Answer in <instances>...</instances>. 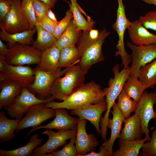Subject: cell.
<instances>
[{"label":"cell","instance_id":"1","mask_svg":"<svg viewBox=\"0 0 156 156\" xmlns=\"http://www.w3.org/2000/svg\"><path fill=\"white\" fill-rule=\"evenodd\" d=\"M105 94L101 86L93 81L84 83L61 102L49 101L46 103L48 108H62L74 110L86 105L96 104L105 100Z\"/></svg>","mask_w":156,"mask_h":156},{"label":"cell","instance_id":"2","mask_svg":"<svg viewBox=\"0 0 156 156\" xmlns=\"http://www.w3.org/2000/svg\"><path fill=\"white\" fill-rule=\"evenodd\" d=\"M110 33L104 28L99 31L96 38L90 36L89 30L83 31L80 36L77 43L80 58L76 65L85 74L93 65L105 60L102 46Z\"/></svg>","mask_w":156,"mask_h":156},{"label":"cell","instance_id":"3","mask_svg":"<svg viewBox=\"0 0 156 156\" xmlns=\"http://www.w3.org/2000/svg\"><path fill=\"white\" fill-rule=\"evenodd\" d=\"M85 75L77 65L70 67L63 77H58L55 81L50 98L51 101L66 99L84 83Z\"/></svg>","mask_w":156,"mask_h":156},{"label":"cell","instance_id":"4","mask_svg":"<svg viewBox=\"0 0 156 156\" xmlns=\"http://www.w3.org/2000/svg\"><path fill=\"white\" fill-rule=\"evenodd\" d=\"M119 64H116L112 68L114 75L113 78H110L108 82V87L103 89L105 94V100L107 104V108L102 121L107 123L109 119L111 109L115 103L117 99L122 90L124 84L130 74L131 66H129L119 71Z\"/></svg>","mask_w":156,"mask_h":156},{"label":"cell","instance_id":"5","mask_svg":"<svg viewBox=\"0 0 156 156\" xmlns=\"http://www.w3.org/2000/svg\"><path fill=\"white\" fill-rule=\"evenodd\" d=\"M118 6L116 10V19L113 24L112 27L117 33L118 40L116 45L118 51L115 53V56H120L122 63L120 66H124L126 68L132 62L131 55L129 54L126 51L124 47V38L125 30L130 25L131 22L127 18L125 12V8L122 0H117Z\"/></svg>","mask_w":156,"mask_h":156},{"label":"cell","instance_id":"6","mask_svg":"<svg viewBox=\"0 0 156 156\" xmlns=\"http://www.w3.org/2000/svg\"><path fill=\"white\" fill-rule=\"evenodd\" d=\"M70 67L54 73L44 72L36 68L34 69V80L28 88V89L40 99L46 100L50 99L55 81L58 77L64 75Z\"/></svg>","mask_w":156,"mask_h":156},{"label":"cell","instance_id":"7","mask_svg":"<svg viewBox=\"0 0 156 156\" xmlns=\"http://www.w3.org/2000/svg\"><path fill=\"white\" fill-rule=\"evenodd\" d=\"M41 53L29 45L16 43L9 48L5 59L8 64L14 66L38 64Z\"/></svg>","mask_w":156,"mask_h":156},{"label":"cell","instance_id":"8","mask_svg":"<svg viewBox=\"0 0 156 156\" xmlns=\"http://www.w3.org/2000/svg\"><path fill=\"white\" fill-rule=\"evenodd\" d=\"M46 103H41L30 107L25 113V116L21 120L15 130L16 133L24 129L39 126L47 120L55 118V109L48 108Z\"/></svg>","mask_w":156,"mask_h":156},{"label":"cell","instance_id":"9","mask_svg":"<svg viewBox=\"0 0 156 156\" xmlns=\"http://www.w3.org/2000/svg\"><path fill=\"white\" fill-rule=\"evenodd\" d=\"M156 104V92L148 93L144 90L135 112L140 120L142 135L145 134L148 141L151 139L148 129L149 122L152 119L156 120V112L153 109L154 105Z\"/></svg>","mask_w":156,"mask_h":156},{"label":"cell","instance_id":"10","mask_svg":"<svg viewBox=\"0 0 156 156\" xmlns=\"http://www.w3.org/2000/svg\"><path fill=\"white\" fill-rule=\"evenodd\" d=\"M49 101H51L50 99L46 100L39 99L27 88L23 87L20 94L13 102L4 108L10 117L21 120L31 106Z\"/></svg>","mask_w":156,"mask_h":156},{"label":"cell","instance_id":"11","mask_svg":"<svg viewBox=\"0 0 156 156\" xmlns=\"http://www.w3.org/2000/svg\"><path fill=\"white\" fill-rule=\"evenodd\" d=\"M132 51V64L130 74L138 77L140 68L156 58V44L137 45L127 43Z\"/></svg>","mask_w":156,"mask_h":156},{"label":"cell","instance_id":"12","mask_svg":"<svg viewBox=\"0 0 156 156\" xmlns=\"http://www.w3.org/2000/svg\"><path fill=\"white\" fill-rule=\"evenodd\" d=\"M77 132V129L55 132L51 129H45L42 134H46L48 136V140L42 146L36 147L31 155L43 156L47 153L55 151L58 147L66 144L68 140H70L76 136Z\"/></svg>","mask_w":156,"mask_h":156},{"label":"cell","instance_id":"13","mask_svg":"<svg viewBox=\"0 0 156 156\" xmlns=\"http://www.w3.org/2000/svg\"><path fill=\"white\" fill-rule=\"evenodd\" d=\"M10 1L11 9L4 22L0 24V29L11 34L30 30L28 21L21 10V0Z\"/></svg>","mask_w":156,"mask_h":156},{"label":"cell","instance_id":"14","mask_svg":"<svg viewBox=\"0 0 156 156\" xmlns=\"http://www.w3.org/2000/svg\"><path fill=\"white\" fill-rule=\"evenodd\" d=\"M35 77L34 69L28 66L10 65L6 62L4 70L0 72V81L10 79L19 83L23 87L27 88L33 83Z\"/></svg>","mask_w":156,"mask_h":156},{"label":"cell","instance_id":"15","mask_svg":"<svg viewBox=\"0 0 156 156\" xmlns=\"http://www.w3.org/2000/svg\"><path fill=\"white\" fill-rule=\"evenodd\" d=\"M78 124L75 146L78 156H85L93 151L99 144V141L92 133H88L86 129L87 120L77 118Z\"/></svg>","mask_w":156,"mask_h":156},{"label":"cell","instance_id":"16","mask_svg":"<svg viewBox=\"0 0 156 156\" xmlns=\"http://www.w3.org/2000/svg\"><path fill=\"white\" fill-rule=\"evenodd\" d=\"M65 109H55V116L54 120L44 125H40L32 127L29 131L27 136L32 132L42 128L48 129H55L58 131H63L70 129H77L78 120L70 115Z\"/></svg>","mask_w":156,"mask_h":156},{"label":"cell","instance_id":"17","mask_svg":"<svg viewBox=\"0 0 156 156\" xmlns=\"http://www.w3.org/2000/svg\"><path fill=\"white\" fill-rule=\"evenodd\" d=\"M107 104L105 100L96 104H89L76 110H71L70 114L76 115L82 120L89 121L94 127L98 133L100 134V126L102 114L106 111Z\"/></svg>","mask_w":156,"mask_h":156},{"label":"cell","instance_id":"18","mask_svg":"<svg viewBox=\"0 0 156 156\" xmlns=\"http://www.w3.org/2000/svg\"><path fill=\"white\" fill-rule=\"evenodd\" d=\"M112 108V110L110 112L112 114V118H109L107 126L108 128L111 130L110 137L109 139L104 140L103 143L110 156H112L114 142L121 133L122 125L125 119L119 109L117 103L114 104Z\"/></svg>","mask_w":156,"mask_h":156},{"label":"cell","instance_id":"19","mask_svg":"<svg viewBox=\"0 0 156 156\" xmlns=\"http://www.w3.org/2000/svg\"><path fill=\"white\" fill-rule=\"evenodd\" d=\"M132 43L137 45L156 44V35L148 31L139 20L131 22L127 29Z\"/></svg>","mask_w":156,"mask_h":156},{"label":"cell","instance_id":"20","mask_svg":"<svg viewBox=\"0 0 156 156\" xmlns=\"http://www.w3.org/2000/svg\"><path fill=\"white\" fill-rule=\"evenodd\" d=\"M60 53V50L55 45L42 51L40 62L36 68L51 73L61 70L58 66Z\"/></svg>","mask_w":156,"mask_h":156},{"label":"cell","instance_id":"21","mask_svg":"<svg viewBox=\"0 0 156 156\" xmlns=\"http://www.w3.org/2000/svg\"><path fill=\"white\" fill-rule=\"evenodd\" d=\"M23 87L19 83L10 79L0 82V109L11 104L20 94Z\"/></svg>","mask_w":156,"mask_h":156},{"label":"cell","instance_id":"22","mask_svg":"<svg viewBox=\"0 0 156 156\" xmlns=\"http://www.w3.org/2000/svg\"><path fill=\"white\" fill-rule=\"evenodd\" d=\"M124 122V127L118 139L127 140L142 139L140 120L136 112L131 116L125 118Z\"/></svg>","mask_w":156,"mask_h":156},{"label":"cell","instance_id":"23","mask_svg":"<svg viewBox=\"0 0 156 156\" xmlns=\"http://www.w3.org/2000/svg\"><path fill=\"white\" fill-rule=\"evenodd\" d=\"M147 138L134 140H127L119 139L118 149L113 152V156H137L140 149L146 141Z\"/></svg>","mask_w":156,"mask_h":156},{"label":"cell","instance_id":"24","mask_svg":"<svg viewBox=\"0 0 156 156\" xmlns=\"http://www.w3.org/2000/svg\"><path fill=\"white\" fill-rule=\"evenodd\" d=\"M36 31V29L35 28L32 30L11 34L1 29L0 32V39L8 42V48H11L17 42L22 44L32 45L34 41L33 36Z\"/></svg>","mask_w":156,"mask_h":156},{"label":"cell","instance_id":"25","mask_svg":"<svg viewBox=\"0 0 156 156\" xmlns=\"http://www.w3.org/2000/svg\"><path fill=\"white\" fill-rule=\"evenodd\" d=\"M81 31L73 20L62 35L57 39L55 45L60 50L68 46H75L81 34Z\"/></svg>","mask_w":156,"mask_h":156},{"label":"cell","instance_id":"26","mask_svg":"<svg viewBox=\"0 0 156 156\" xmlns=\"http://www.w3.org/2000/svg\"><path fill=\"white\" fill-rule=\"evenodd\" d=\"M20 120L11 119L6 116L3 111L0 112V142L3 143L14 138V133Z\"/></svg>","mask_w":156,"mask_h":156},{"label":"cell","instance_id":"27","mask_svg":"<svg viewBox=\"0 0 156 156\" xmlns=\"http://www.w3.org/2000/svg\"><path fill=\"white\" fill-rule=\"evenodd\" d=\"M43 139L39 138L37 133L33 135L29 142L25 145L10 150L0 149V156H27L31 155L33 150L43 142Z\"/></svg>","mask_w":156,"mask_h":156},{"label":"cell","instance_id":"28","mask_svg":"<svg viewBox=\"0 0 156 156\" xmlns=\"http://www.w3.org/2000/svg\"><path fill=\"white\" fill-rule=\"evenodd\" d=\"M37 33L36 39L32 43V47L42 52L55 44L57 38L53 34L43 28L37 22L36 26Z\"/></svg>","mask_w":156,"mask_h":156},{"label":"cell","instance_id":"29","mask_svg":"<svg viewBox=\"0 0 156 156\" xmlns=\"http://www.w3.org/2000/svg\"><path fill=\"white\" fill-rule=\"evenodd\" d=\"M80 58L78 49L75 45L63 48L60 50L59 68H67L76 65Z\"/></svg>","mask_w":156,"mask_h":156},{"label":"cell","instance_id":"30","mask_svg":"<svg viewBox=\"0 0 156 156\" xmlns=\"http://www.w3.org/2000/svg\"><path fill=\"white\" fill-rule=\"evenodd\" d=\"M138 78L146 89L154 87L156 84V58L140 68Z\"/></svg>","mask_w":156,"mask_h":156},{"label":"cell","instance_id":"31","mask_svg":"<svg viewBox=\"0 0 156 156\" xmlns=\"http://www.w3.org/2000/svg\"><path fill=\"white\" fill-rule=\"evenodd\" d=\"M123 89L129 96L138 103L146 88L139 80L138 77L130 75Z\"/></svg>","mask_w":156,"mask_h":156},{"label":"cell","instance_id":"32","mask_svg":"<svg viewBox=\"0 0 156 156\" xmlns=\"http://www.w3.org/2000/svg\"><path fill=\"white\" fill-rule=\"evenodd\" d=\"M70 0V3L68 2L70 9L73 15V20L78 29L83 31L92 29L95 22L91 19L87 20L85 19L81 13L77 0Z\"/></svg>","mask_w":156,"mask_h":156},{"label":"cell","instance_id":"33","mask_svg":"<svg viewBox=\"0 0 156 156\" xmlns=\"http://www.w3.org/2000/svg\"><path fill=\"white\" fill-rule=\"evenodd\" d=\"M117 106L121 113L126 118L135 112L138 103L131 98L123 89L117 98Z\"/></svg>","mask_w":156,"mask_h":156},{"label":"cell","instance_id":"34","mask_svg":"<svg viewBox=\"0 0 156 156\" xmlns=\"http://www.w3.org/2000/svg\"><path fill=\"white\" fill-rule=\"evenodd\" d=\"M21 8L23 15L29 24L30 29L36 28L37 22L32 0H22Z\"/></svg>","mask_w":156,"mask_h":156},{"label":"cell","instance_id":"35","mask_svg":"<svg viewBox=\"0 0 156 156\" xmlns=\"http://www.w3.org/2000/svg\"><path fill=\"white\" fill-rule=\"evenodd\" d=\"M76 139V136L72 138L70 142L65 144L62 149L46 154L43 156H78L75 146Z\"/></svg>","mask_w":156,"mask_h":156},{"label":"cell","instance_id":"36","mask_svg":"<svg viewBox=\"0 0 156 156\" xmlns=\"http://www.w3.org/2000/svg\"><path fill=\"white\" fill-rule=\"evenodd\" d=\"M73 14L70 9L66 12L64 17L60 21H58L53 34L57 39L59 38L63 33L71 22L73 17Z\"/></svg>","mask_w":156,"mask_h":156},{"label":"cell","instance_id":"37","mask_svg":"<svg viewBox=\"0 0 156 156\" xmlns=\"http://www.w3.org/2000/svg\"><path fill=\"white\" fill-rule=\"evenodd\" d=\"M142 156H156V128L152 132L151 139L145 143L141 148Z\"/></svg>","mask_w":156,"mask_h":156},{"label":"cell","instance_id":"38","mask_svg":"<svg viewBox=\"0 0 156 156\" xmlns=\"http://www.w3.org/2000/svg\"><path fill=\"white\" fill-rule=\"evenodd\" d=\"M139 20L145 28L156 31V11L152 10L140 16Z\"/></svg>","mask_w":156,"mask_h":156},{"label":"cell","instance_id":"39","mask_svg":"<svg viewBox=\"0 0 156 156\" xmlns=\"http://www.w3.org/2000/svg\"><path fill=\"white\" fill-rule=\"evenodd\" d=\"M34 8L36 15L37 22L39 23L47 15L49 8L45 3L39 0H32Z\"/></svg>","mask_w":156,"mask_h":156},{"label":"cell","instance_id":"40","mask_svg":"<svg viewBox=\"0 0 156 156\" xmlns=\"http://www.w3.org/2000/svg\"><path fill=\"white\" fill-rule=\"evenodd\" d=\"M11 8L10 0H0V24L4 22Z\"/></svg>","mask_w":156,"mask_h":156},{"label":"cell","instance_id":"41","mask_svg":"<svg viewBox=\"0 0 156 156\" xmlns=\"http://www.w3.org/2000/svg\"><path fill=\"white\" fill-rule=\"evenodd\" d=\"M58 22L52 21L47 15L45 16L39 23H38L44 29L53 34Z\"/></svg>","mask_w":156,"mask_h":156},{"label":"cell","instance_id":"42","mask_svg":"<svg viewBox=\"0 0 156 156\" xmlns=\"http://www.w3.org/2000/svg\"><path fill=\"white\" fill-rule=\"evenodd\" d=\"M85 156H110V155L105 146L102 144L99 148L98 152L92 151L86 154Z\"/></svg>","mask_w":156,"mask_h":156},{"label":"cell","instance_id":"43","mask_svg":"<svg viewBox=\"0 0 156 156\" xmlns=\"http://www.w3.org/2000/svg\"><path fill=\"white\" fill-rule=\"evenodd\" d=\"M8 45H5L0 39V56L5 57L7 55L9 48Z\"/></svg>","mask_w":156,"mask_h":156},{"label":"cell","instance_id":"44","mask_svg":"<svg viewBox=\"0 0 156 156\" xmlns=\"http://www.w3.org/2000/svg\"><path fill=\"white\" fill-rule=\"evenodd\" d=\"M46 4L49 8H53L57 2V0H39Z\"/></svg>","mask_w":156,"mask_h":156},{"label":"cell","instance_id":"45","mask_svg":"<svg viewBox=\"0 0 156 156\" xmlns=\"http://www.w3.org/2000/svg\"><path fill=\"white\" fill-rule=\"evenodd\" d=\"M6 62L5 58L0 56V72L4 70Z\"/></svg>","mask_w":156,"mask_h":156},{"label":"cell","instance_id":"46","mask_svg":"<svg viewBox=\"0 0 156 156\" xmlns=\"http://www.w3.org/2000/svg\"><path fill=\"white\" fill-rule=\"evenodd\" d=\"M47 15L48 17L52 21H57L54 14L50 8L49 9L48 11Z\"/></svg>","mask_w":156,"mask_h":156},{"label":"cell","instance_id":"47","mask_svg":"<svg viewBox=\"0 0 156 156\" xmlns=\"http://www.w3.org/2000/svg\"><path fill=\"white\" fill-rule=\"evenodd\" d=\"M146 3L149 4H153L156 6V0H142Z\"/></svg>","mask_w":156,"mask_h":156},{"label":"cell","instance_id":"48","mask_svg":"<svg viewBox=\"0 0 156 156\" xmlns=\"http://www.w3.org/2000/svg\"><path fill=\"white\" fill-rule=\"evenodd\" d=\"M64 1H66V0H63Z\"/></svg>","mask_w":156,"mask_h":156}]
</instances>
